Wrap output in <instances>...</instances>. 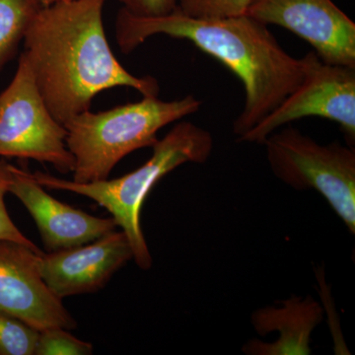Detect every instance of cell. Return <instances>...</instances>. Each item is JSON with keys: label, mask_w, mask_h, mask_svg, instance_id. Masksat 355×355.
I'll list each match as a JSON object with an SVG mask.
<instances>
[{"label": "cell", "mask_w": 355, "mask_h": 355, "mask_svg": "<svg viewBox=\"0 0 355 355\" xmlns=\"http://www.w3.org/2000/svg\"><path fill=\"white\" fill-rule=\"evenodd\" d=\"M106 0H67L43 6L24 40L25 53L44 103L58 123L90 110L96 95L119 86L158 97L153 76L123 69L110 48L103 6Z\"/></svg>", "instance_id": "obj_1"}, {"label": "cell", "mask_w": 355, "mask_h": 355, "mask_svg": "<svg viewBox=\"0 0 355 355\" xmlns=\"http://www.w3.org/2000/svg\"><path fill=\"white\" fill-rule=\"evenodd\" d=\"M156 35L184 39L228 67L243 83L245 104L233 123L239 139L284 102L304 80L305 58L292 57L268 25L247 14L196 18L176 8L158 17H139L121 8L116 39L123 53Z\"/></svg>", "instance_id": "obj_2"}, {"label": "cell", "mask_w": 355, "mask_h": 355, "mask_svg": "<svg viewBox=\"0 0 355 355\" xmlns=\"http://www.w3.org/2000/svg\"><path fill=\"white\" fill-rule=\"evenodd\" d=\"M212 148L214 139L209 130L191 121H180L154 144L150 159L125 176L76 183L42 172L33 175L44 188L78 193L108 210L116 226L127 235L133 260L141 270H149L153 257L140 226V211L147 195L158 181L180 166L207 162Z\"/></svg>", "instance_id": "obj_3"}, {"label": "cell", "mask_w": 355, "mask_h": 355, "mask_svg": "<svg viewBox=\"0 0 355 355\" xmlns=\"http://www.w3.org/2000/svg\"><path fill=\"white\" fill-rule=\"evenodd\" d=\"M202 102L195 96L166 102L144 97L107 111L90 110L64 123L67 146L74 157L73 180L90 183L109 179L125 156L158 141L161 128L197 113Z\"/></svg>", "instance_id": "obj_4"}, {"label": "cell", "mask_w": 355, "mask_h": 355, "mask_svg": "<svg viewBox=\"0 0 355 355\" xmlns=\"http://www.w3.org/2000/svg\"><path fill=\"white\" fill-rule=\"evenodd\" d=\"M263 144L277 179L294 190L321 193L354 234V147L340 142L323 146L291 127L272 132Z\"/></svg>", "instance_id": "obj_5"}, {"label": "cell", "mask_w": 355, "mask_h": 355, "mask_svg": "<svg viewBox=\"0 0 355 355\" xmlns=\"http://www.w3.org/2000/svg\"><path fill=\"white\" fill-rule=\"evenodd\" d=\"M67 132L44 103L25 53L15 76L0 93V157L32 159L62 174L74 169Z\"/></svg>", "instance_id": "obj_6"}, {"label": "cell", "mask_w": 355, "mask_h": 355, "mask_svg": "<svg viewBox=\"0 0 355 355\" xmlns=\"http://www.w3.org/2000/svg\"><path fill=\"white\" fill-rule=\"evenodd\" d=\"M304 80L284 102L238 140L263 144L287 123L307 116L338 123L349 144L355 139V67L324 64L314 51L304 55Z\"/></svg>", "instance_id": "obj_7"}, {"label": "cell", "mask_w": 355, "mask_h": 355, "mask_svg": "<svg viewBox=\"0 0 355 355\" xmlns=\"http://www.w3.org/2000/svg\"><path fill=\"white\" fill-rule=\"evenodd\" d=\"M246 14L305 40L324 64L355 67V23L331 0H258Z\"/></svg>", "instance_id": "obj_8"}, {"label": "cell", "mask_w": 355, "mask_h": 355, "mask_svg": "<svg viewBox=\"0 0 355 355\" xmlns=\"http://www.w3.org/2000/svg\"><path fill=\"white\" fill-rule=\"evenodd\" d=\"M41 253L20 243L0 240V310L39 331L74 330L76 319L40 275Z\"/></svg>", "instance_id": "obj_9"}, {"label": "cell", "mask_w": 355, "mask_h": 355, "mask_svg": "<svg viewBox=\"0 0 355 355\" xmlns=\"http://www.w3.org/2000/svg\"><path fill=\"white\" fill-rule=\"evenodd\" d=\"M132 259L127 235L114 230L88 244L43 252L38 257V268L46 286L62 300L100 291Z\"/></svg>", "instance_id": "obj_10"}, {"label": "cell", "mask_w": 355, "mask_h": 355, "mask_svg": "<svg viewBox=\"0 0 355 355\" xmlns=\"http://www.w3.org/2000/svg\"><path fill=\"white\" fill-rule=\"evenodd\" d=\"M8 193L19 198L30 212L49 253L88 244L116 230L113 217L93 216L58 200L32 173L14 165Z\"/></svg>", "instance_id": "obj_11"}, {"label": "cell", "mask_w": 355, "mask_h": 355, "mask_svg": "<svg viewBox=\"0 0 355 355\" xmlns=\"http://www.w3.org/2000/svg\"><path fill=\"white\" fill-rule=\"evenodd\" d=\"M282 308L266 307L252 315V324L261 336L279 331L275 343L250 340L243 347L246 354L308 355L311 334L323 321V309L311 296L296 297L282 302Z\"/></svg>", "instance_id": "obj_12"}, {"label": "cell", "mask_w": 355, "mask_h": 355, "mask_svg": "<svg viewBox=\"0 0 355 355\" xmlns=\"http://www.w3.org/2000/svg\"><path fill=\"white\" fill-rule=\"evenodd\" d=\"M42 7L39 0H0V72L15 57Z\"/></svg>", "instance_id": "obj_13"}, {"label": "cell", "mask_w": 355, "mask_h": 355, "mask_svg": "<svg viewBox=\"0 0 355 355\" xmlns=\"http://www.w3.org/2000/svg\"><path fill=\"white\" fill-rule=\"evenodd\" d=\"M39 331L0 310V355H34Z\"/></svg>", "instance_id": "obj_14"}, {"label": "cell", "mask_w": 355, "mask_h": 355, "mask_svg": "<svg viewBox=\"0 0 355 355\" xmlns=\"http://www.w3.org/2000/svg\"><path fill=\"white\" fill-rule=\"evenodd\" d=\"M258 0H178L182 13L196 18H223L244 15Z\"/></svg>", "instance_id": "obj_15"}, {"label": "cell", "mask_w": 355, "mask_h": 355, "mask_svg": "<svg viewBox=\"0 0 355 355\" xmlns=\"http://www.w3.org/2000/svg\"><path fill=\"white\" fill-rule=\"evenodd\" d=\"M93 345L62 328L40 331L34 355H89Z\"/></svg>", "instance_id": "obj_16"}, {"label": "cell", "mask_w": 355, "mask_h": 355, "mask_svg": "<svg viewBox=\"0 0 355 355\" xmlns=\"http://www.w3.org/2000/svg\"><path fill=\"white\" fill-rule=\"evenodd\" d=\"M10 182L11 164L4 159L0 158V240L20 243L36 251H41L31 240L23 235L7 212L4 197L8 193Z\"/></svg>", "instance_id": "obj_17"}, {"label": "cell", "mask_w": 355, "mask_h": 355, "mask_svg": "<svg viewBox=\"0 0 355 355\" xmlns=\"http://www.w3.org/2000/svg\"><path fill=\"white\" fill-rule=\"evenodd\" d=\"M123 8L139 17H158L177 8L178 0H118Z\"/></svg>", "instance_id": "obj_18"}, {"label": "cell", "mask_w": 355, "mask_h": 355, "mask_svg": "<svg viewBox=\"0 0 355 355\" xmlns=\"http://www.w3.org/2000/svg\"><path fill=\"white\" fill-rule=\"evenodd\" d=\"M39 1L41 2L42 6H46L55 3V2L67 1V0H39Z\"/></svg>", "instance_id": "obj_19"}]
</instances>
